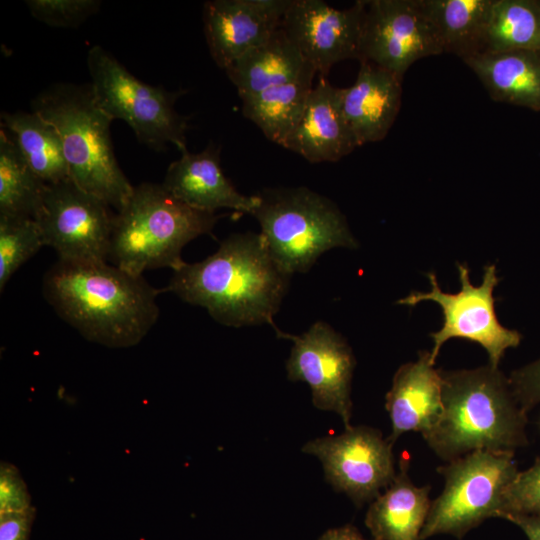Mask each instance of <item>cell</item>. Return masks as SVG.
I'll return each instance as SVG.
<instances>
[{
  "mask_svg": "<svg viewBox=\"0 0 540 540\" xmlns=\"http://www.w3.org/2000/svg\"><path fill=\"white\" fill-rule=\"evenodd\" d=\"M290 274L272 258L262 235L237 233L204 260L173 271L167 287L181 300L205 308L225 326L270 324L289 286Z\"/></svg>",
  "mask_w": 540,
  "mask_h": 540,
  "instance_id": "6da1fadb",
  "label": "cell"
},
{
  "mask_svg": "<svg viewBox=\"0 0 540 540\" xmlns=\"http://www.w3.org/2000/svg\"><path fill=\"white\" fill-rule=\"evenodd\" d=\"M161 292L108 262L58 260L43 278V295L59 317L87 340L110 348L141 342L158 319Z\"/></svg>",
  "mask_w": 540,
  "mask_h": 540,
  "instance_id": "7a4b0ae2",
  "label": "cell"
},
{
  "mask_svg": "<svg viewBox=\"0 0 540 540\" xmlns=\"http://www.w3.org/2000/svg\"><path fill=\"white\" fill-rule=\"evenodd\" d=\"M441 373L442 413L422 435L440 459L449 462L477 450L515 453L527 444V413L498 368Z\"/></svg>",
  "mask_w": 540,
  "mask_h": 540,
  "instance_id": "3957f363",
  "label": "cell"
},
{
  "mask_svg": "<svg viewBox=\"0 0 540 540\" xmlns=\"http://www.w3.org/2000/svg\"><path fill=\"white\" fill-rule=\"evenodd\" d=\"M31 105L32 111L57 128L71 180L110 207L121 210L134 186L113 151L110 135L113 119L97 103L91 84H52Z\"/></svg>",
  "mask_w": 540,
  "mask_h": 540,
  "instance_id": "277c9868",
  "label": "cell"
},
{
  "mask_svg": "<svg viewBox=\"0 0 540 540\" xmlns=\"http://www.w3.org/2000/svg\"><path fill=\"white\" fill-rule=\"evenodd\" d=\"M220 218L184 204L162 184L143 182L115 214L109 260L136 276L163 267L178 270L186 263L183 247L210 234Z\"/></svg>",
  "mask_w": 540,
  "mask_h": 540,
  "instance_id": "5b68a950",
  "label": "cell"
},
{
  "mask_svg": "<svg viewBox=\"0 0 540 540\" xmlns=\"http://www.w3.org/2000/svg\"><path fill=\"white\" fill-rule=\"evenodd\" d=\"M252 215L275 262L288 274L306 272L325 251L357 247L335 203L306 187L264 189Z\"/></svg>",
  "mask_w": 540,
  "mask_h": 540,
  "instance_id": "8992f818",
  "label": "cell"
},
{
  "mask_svg": "<svg viewBox=\"0 0 540 540\" xmlns=\"http://www.w3.org/2000/svg\"><path fill=\"white\" fill-rule=\"evenodd\" d=\"M91 87L99 106L113 120L125 121L138 141L154 150L175 145L186 148L189 117L175 110L185 91H168L152 86L131 74L110 52L93 46L87 55Z\"/></svg>",
  "mask_w": 540,
  "mask_h": 540,
  "instance_id": "52a82bcc",
  "label": "cell"
},
{
  "mask_svg": "<svg viewBox=\"0 0 540 540\" xmlns=\"http://www.w3.org/2000/svg\"><path fill=\"white\" fill-rule=\"evenodd\" d=\"M444 488L431 501L420 538H458L492 517L502 518L506 488L518 473L513 452L477 450L438 468Z\"/></svg>",
  "mask_w": 540,
  "mask_h": 540,
  "instance_id": "ba28073f",
  "label": "cell"
},
{
  "mask_svg": "<svg viewBox=\"0 0 540 540\" xmlns=\"http://www.w3.org/2000/svg\"><path fill=\"white\" fill-rule=\"evenodd\" d=\"M461 289L455 294L445 293L438 285L436 275L428 273L431 290L411 292L397 301L398 304L415 306L423 301L438 303L443 312L442 328L432 333L433 348L430 351L432 362L442 345L451 338H463L481 345L488 354L489 365L498 368L501 358L508 348L517 347L521 334L505 328L497 319L494 307L493 290L499 279L495 265L484 267L481 285L474 286L469 279L466 265H458Z\"/></svg>",
  "mask_w": 540,
  "mask_h": 540,
  "instance_id": "9c48e42d",
  "label": "cell"
},
{
  "mask_svg": "<svg viewBox=\"0 0 540 540\" xmlns=\"http://www.w3.org/2000/svg\"><path fill=\"white\" fill-rule=\"evenodd\" d=\"M111 208L71 179L47 185L36 219L44 246L53 248L60 261L107 262L115 217Z\"/></svg>",
  "mask_w": 540,
  "mask_h": 540,
  "instance_id": "30bf717a",
  "label": "cell"
},
{
  "mask_svg": "<svg viewBox=\"0 0 540 540\" xmlns=\"http://www.w3.org/2000/svg\"><path fill=\"white\" fill-rule=\"evenodd\" d=\"M392 448L378 429L360 425L312 439L301 451L317 457L327 482L361 506L372 502L395 478Z\"/></svg>",
  "mask_w": 540,
  "mask_h": 540,
  "instance_id": "8fae6325",
  "label": "cell"
},
{
  "mask_svg": "<svg viewBox=\"0 0 540 540\" xmlns=\"http://www.w3.org/2000/svg\"><path fill=\"white\" fill-rule=\"evenodd\" d=\"M444 53L421 0H364L360 62L403 79L421 58Z\"/></svg>",
  "mask_w": 540,
  "mask_h": 540,
  "instance_id": "7c38bea8",
  "label": "cell"
},
{
  "mask_svg": "<svg viewBox=\"0 0 540 540\" xmlns=\"http://www.w3.org/2000/svg\"><path fill=\"white\" fill-rule=\"evenodd\" d=\"M286 362L287 377L292 382L309 385L313 405L340 416L345 429L352 417L351 381L355 358L346 340L329 324L317 321L306 332L296 336Z\"/></svg>",
  "mask_w": 540,
  "mask_h": 540,
  "instance_id": "4fadbf2b",
  "label": "cell"
},
{
  "mask_svg": "<svg viewBox=\"0 0 540 540\" xmlns=\"http://www.w3.org/2000/svg\"><path fill=\"white\" fill-rule=\"evenodd\" d=\"M364 0L336 9L321 0H291L281 28L319 76L347 59L360 60Z\"/></svg>",
  "mask_w": 540,
  "mask_h": 540,
  "instance_id": "5bb4252c",
  "label": "cell"
},
{
  "mask_svg": "<svg viewBox=\"0 0 540 540\" xmlns=\"http://www.w3.org/2000/svg\"><path fill=\"white\" fill-rule=\"evenodd\" d=\"M291 0H211L203 7L210 54L225 70L249 50L267 41L282 24Z\"/></svg>",
  "mask_w": 540,
  "mask_h": 540,
  "instance_id": "9a60e30c",
  "label": "cell"
},
{
  "mask_svg": "<svg viewBox=\"0 0 540 540\" xmlns=\"http://www.w3.org/2000/svg\"><path fill=\"white\" fill-rule=\"evenodd\" d=\"M161 184L184 204L210 213L228 208L239 214H252L259 202L257 195L241 194L225 176L220 148L213 143L199 153L182 152L169 165Z\"/></svg>",
  "mask_w": 540,
  "mask_h": 540,
  "instance_id": "2e32d148",
  "label": "cell"
},
{
  "mask_svg": "<svg viewBox=\"0 0 540 540\" xmlns=\"http://www.w3.org/2000/svg\"><path fill=\"white\" fill-rule=\"evenodd\" d=\"M311 163L335 162L359 147L340 105L339 88L319 76L304 111L283 144Z\"/></svg>",
  "mask_w": 540,
  "mask_h": 540,
  "instance_id": "e0dca14e",
  "label": "cell"
},
{
  "mask_svg": "<svg viewBox=\"0 0 540 540\" xmlns=\"http://www.w3.org/2000/svg\"><path fill=\"white\" fill-rule=\"evenodd\" d=\"M429 351L415 362L403 364L394 374L385 408L391 422L387 438L394 445L407 432H428L442 413V373L435 369Z\"/></svg>",
  "mask_w": 540,
  "mask_h": 540,
  "instance_id": "ac0fdd59",
  "label": "cell"
},
{
  "mask_svg": "<svg viewBox=\"0 0 540 540\" xmlns=\"http://www.w3.org/2000/svg\"><path fill=\"white\" fill-rule=\"evenodd\" d=\"M402 78L366 61L353 85L339 88L340 105L358 146L387 135L400 110Z\"/></svg>",
  "mask_w": 540,
  "mask_h": 540,
  "instance_id": "d6986e66",
  "label": "cell"
},
{
  "mask_svg": "<svg viewBox=\"0 0 540 540\" xmlns=\"http://www.w3.org/2000/svg\"><path fill=\"white\" fill-rule=\"evenodd\" d=\"M463 62L494 101L540 111V51H483Z\"/></svg>",
  "mask_w": 540,
  "mask_h": 540,
  "instance_id": "ffe728a7",
  "label": "cell"
},
{
  "mask_svg": "<svg viewBox=\"0 0 540 540\" xmlns=\"http://www.w3.org/2000/svg\"><path fill=\"white\" fill-rule=\"evenodd\" d=\"M430 486H416L408 475V461L370 504L365 525L373 540H421L431 501Z\"/></svg>",
  "mask_w": 540,
  "mask_h": 540,
  "instance_id": "44dd1931",
  "label": "cell"
},
{
  "mask_svg": "<svg viewBox=\"0 0 540 540\" xmlns=\"http://www.w3.org/2000/svg\"><path fill=\"white\" fill-rule=\"evenodd\" d=\"M225 71L240 98L256 95L310 72L316 73L281 27L267 41L235 60Z\"/></svg>",
  "mask_w": 540,
  "mask_h": 540,
  "instance_id": "7402d4cb",
  "label": "cell"
},
{
  "mask_svg": "<svg viewBox=\"0 0 540 540\" xmlns=\"http://www.w3.org/2000/svg\"><path fill=\"white\" fill-rule=\"evenodd\" d=\"M494 0H421L444 53L462 60L485 51Z\"/></svg>",
  "mask_w": 540,
  "mask_h": 540,
  "instance_id": "603a6c76",
  "label": "cell"
},
{
  "mask_svg": "<svg viewBox=\"0 0 540 540\" xmlns=\"http://www.w3.org/2000/svg\"><path fill=\"white\" fill-rule=\"evenodd\" d=\"M6 129L30 168L47 185L70 178L64 146L57 128L35 111L2 112Z\"/></svg>",
  "mask_w": 540,
  "mask_h": 540,
  "instance_id": "cb8c5ba5",
  "label": "cell"
},
{
  "mask_svg": "<svg viewBox=\"0 0 540 540\" xmlns=\"http://www.w3.org/2000/svg\"><path fill=\"white\" fill-rule=\"evenodd\" d=\"M315 75L310 72L296 80L241 98L243 115L254 122L267 139L283 146L304 111Z\"/></svg>",
  "mask_w": 540,
  "mask_h": 540,
  "instance_id": "d4e9b609",
  "label": "cell"
},
{
  "mask_svg": "<svg viewBox=\"0 0 540 540\" xmlns=\"http://www.w3.org/2000/svg\"><path fill=\"white\" fill-rule=\"evenodd\" d=\"M47 184L30 168L9 132L0 129V217L36 220Z\"/></svg>",
  "mask_w": 540,
  "mask_h": 540,
  "instance_id": "484cf974",
  "label": "cell"
},
{
  "mask_svg": "<svg viewBox=\"0 0 540 540\" xmlns=\"http://www.w3.org/2000/svg\"><path fill=\"white\" fill-rule=\"evenodd\" d=\"M540 51V0H494L485 51Z\"/></svg>",
  "mask_w": 540,
  "mask_h": 540,
  "instance_id": "4316f807",
  "label": "cell"
},
{
  "mask_svg": "<svg viewBox=\"0 0 540 540\" xmlns=\"http://www.w3.org/2000/svg\"><path fill=\"white\" fill-rule=\"evenodd\" d=\"M44 246L36 220L0 217V291L12 275Z\"/></svg>",
  "mask_w": 540,
  "mask_h": 540,
  "instance_id": "83f0119b",
  "label": "cell"
},
{
  "mask_svg": "<svg viewBox=\"0 0 540 540\" xmlns=\"http://www.w3.org/2000/svg\"><path fill=\"white\" fill-rule=\"evenodd\" d=\"M25 3L35 19L60 28L78 27L101 5L97 0H28Z\"/></svg>",
  "mask_w": 540,
  "mask_h": 540,
  "instance_id": "f1b7e54d",
  "label": "cell"
},
{
  "mask_svg": "<svg viewBox=\"0 0 540 540\" xmlns=\"http://www.w3.org/2000/svg\"><path fill=\"white\" fill-rule=\"evenodd\" d=\"M540 515V457L524 471H518L503 497V514Z\"/></svg>",
  "mask_w": 540,
  "mask_h": 540,
  "instance_id": "f546056e",
  "label": "cell"
},
{
  "mask_svg": "<svg viewBox=\"0 0 540 540\" xmlns=\"http://www.w3.org/2000/svg\"><path fill=\"white\" fill-rule=\"evenodd\" d=\"M33 508L19 469L8 462L0 464V514L21 513Z\"/></svg>",
  "mask_w": 540,
  "mask_h": 540,
  "instance_id": "4dcf8cb0",
  "label": "cell"
},
{
  "mask_svg": "<svg viewBox=\"0 0 540 540\" xmlns=\"http://www.w3.org/2000/svg\"><path fill=\"white\" fill-rule=\"evenodd\" d=\"M508 379L517 402L526 413L540 403V359L515 370Z\"/></svg>",
  "mask_w": 540,
  "mask_h": 540,
  "instance_id": "1f68e13d",
  "label": "cell"
},
{
  "mask_svg": "<svg viewBox=\"0 0 540 540\" xmlns=\"http://www.w3.org/2000/svg\"><path fill=\"white\" fill-rule=\"evenodd\" d=\"M36 508L26 512L0 514V540H29Z\"/></svg>",
  "mask_w": 540,
  "mask_h": 540,
  "instance_id": "d6a6232c",
  "label": "cell"
},
{
  "mask_svg": "<svg viewBox=\"0 0 540 540\" xmlns=\"http://www.w3.org/2000/svg\"><path fill=\"white\" fill-rule=\"evenodd\" d=\"M505 520L517 525L528 540H540V515H509Z\"/></svg>",
  "mask_w": 540,
  "mask_h": 540,
  "instance_id": "836d02e7",
  "label": "cell"
},
{
  "mask_svg": "<svg viewBox=\"0 0 540 540\" xmlns=\"http://www.w3.org/2000/svg\"><path fill=\"white\" fill-rule=\"evenodd\" d=\"M318 540H366L351 524L328 529Z\"/></svg>",
  "mask_w": 540,
  "mask_h": 540,
  "instance_id": "e575fe53",
  "label": "cell"
}]
</instances>
